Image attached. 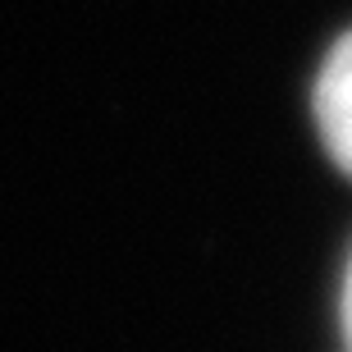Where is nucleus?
Segmentation results:
<instances>
[{
  "instance_id": "nucleus-1",
  "label": "nucleus",
  "mask_w": 352,
  "mask_h": 352,
  "mask_svg": "<svg viewBox=\"0 0 352 352\" xmlns=\"http://www.w3.org/2000/svg\"><path fill=\"white\" fill-rule=\"evenodd\" d=\"M311 105H316V129H320L325 151L352 179V32L329 46L311 91Z\"/></svg>"
},
{
  "instance_id": "nucleus-2",
  "label": "nucleus",
  "mask_w": 352,
  "mask_h": 352,
  "mask_svg": "<svg viewBox=\"0 0 352 352\" xmlns=\"http://www.w3.org/2000/svg\"><path fill=\"white\" fill-rule=\"evenodd\" d=\"M343 339H348V352H352V261H348V274H343Z\"/></svg>"
}]
</instances>
